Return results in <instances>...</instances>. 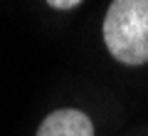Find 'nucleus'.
<instances>
[{
	"mask_svg": "<svg viewBox=\"0 0 148 136\" xmlns=\"http://www.w3.org/2000/svg\"><path fill=\"white\" fill-rule=\"evenodd\" d=\"M104 42L123 64L148 62V0H114L104 17Z\"/></svg>",
	"mask_w": 148,
	"mask_h": 136,
	"instance_id": "f257e3e1",
	"label": "nucleus"
},
{
	"mask_svg": "<svg viewBox=\"0 0 148 136\" xmlns=\"http://www.w3.org/2000/svg\"><path fill=\"white\" fill-rule=\"evenodd\" d=\"M37 136H94V124L79 109H57L40 124Z\"/></svg>",
	"mask_w": 148,
	"mask_h": 136,
	"instance_id": "f03ea898",
	"label": "nucleus"
},
{
	"mask_svg": "<svg viewBox=\"0 0 148 136\" xmlns=\"http://www.w3.org/2000/svg\"><path fill=\"white\" fill-rule=\"evenodd\" d=\"M82 0H47V5L57 8V10H72V8H77Z\"/></svg>",
	"mask_w": 148,
	"mask_h": 136,
	"instance_id": "7ed1b4c3",
	"label": "nucleus"
}]
</instances>
